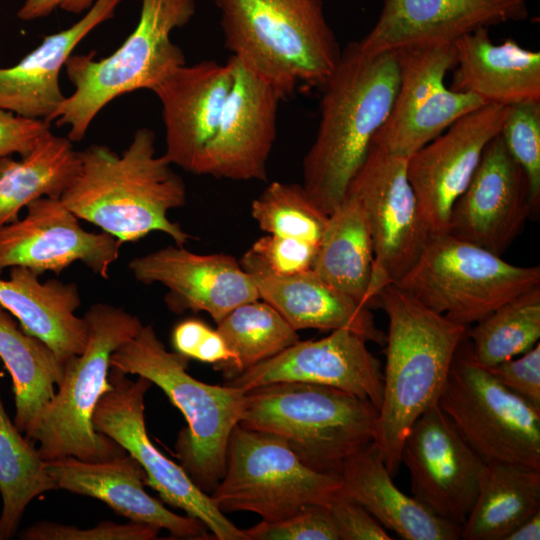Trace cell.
Instances as JSON below:
<instances>
[{"instance_id": "cell-35", "label": "cell", "mask_w": 540, "mask_h": 540, "mask_svg": "<svg viewBox=\"0 0 540 540\" xmlns=\"http://www.w3.org/2000/svg\"><path fill=\"white\" fill-rule=\"evenodd\" d=\"M466 336L474 359L486 368L532 349L540 338V286L468 327Z\"/></svg>"}, {"instance_id": "cell-10", "label": "cell", "mask_w": 540, "mask_h": 540, "mask_svg": "<svg viewBox=\"0 0 540 540\" xmlns=\"http://www.w3.org/2000/svg\"><path fill=\"white\" fill-rule=\"evenodd\" d=\"M342 488L340 474L306 465L279 437L237 425L224 474L210 494L225 512L247 511L263 521L285 520L307 505H327Z\"/></svg>"}, {"instance_id": "cell-25", "label": "cell", "mask_w": 540, "mask_h": 540, "mask_svg": "<svg viewBox=\"0 0 540 540\" xmlns=\"http://www.w3.org/2000/svg\"><path fill=\"white\" fill-rule=\"evenodd\" d=\"M120 1L96 0L75 24L45 36L17 64L0 67V108L51 123L53 114L66 98L60 88L61 69L78 44L114 16Z\"/></svg>"}, {"instance_id": "cell-12", "label": "cell", "mask_w": 540, "mask_h": 540, "mask_svg": "<svg viewBox=\"0 0 540 540\" xmlns=\"http://www.w3.org/2000/svg\"><path fill=\"white\" fill-rule=\"evenodd\" d=\"M111 388L104 393L93 413V426L132 456L145 472V485L162 501L200 520L218 540H249L202 491L181 465L166 457L150 440L144 418V397L152 386L147 378L131 380L111 366Z\"/></svg>"}, {"instance_id": "cell-6", "label": "cell", "mask_w": 540, "mask_h": 540, "mask_svg": "<svg viewBox=\"0 0 540 540\" xmlns=\"http://www.w3.org/2000/svg\"><path fill=\"white\" fill-rule=\"evenodd\" d=\"M196 11L195 0H142L138 23L123 44L106 58L95 51L71 55L65 63L74 92L51 118L69 126L67 138L80 142L96 115L115 98L139 89L152 92L173 71L186 64L170 35Z\"/></svg>"}, {"instance_id": "cell-18", "label": "cell", "mask_w": 540, "mask_h": 540, "mask_svg": "<svg viewBox=\"0 0 540 540\" xmlns=\"http://www.w3.org/2000/svg\"><path fill=\"white\" fill-rule=\"evenodd\" d=\"M26 215L0 227V274L25 267L37 275H59L82 262L103 279L118 259L122 243L106 232L86 231L61 199L43 197L31 202Z\"/></svg>"}, {"instance_id": "cell-3", "label": "cell", "mask_w": 540, "mask_h": 540, "mask_svg": "<svg viewBox=\"0 0 540 540\" xmlns=\"http://www.w3.org/2000/svg\"><path fill=\"white\" fill-rule=\"evenodd\" d=\"M376 307L386 312L389 327L373 443L395 476L404 438L414 421L437 404L468 326L433 311L394 283L380 290Z\"/></svg>"}, {"instance_id": "cell-21", "label": "cell", "mask_w": 540, "mask_h": 540, "mask_svg": "<svg viewBox=\"0 0 540 540\" xmlns=\"http://www.w3.org/2000/svg\"><path fill=\"white\" fill-rule=\"evenodd\" d=\"M135 279L168 289L165 302L174 313L206 312L218 323L236 307L260 299L256 284L233 256L197 254L167 246L129 262Z\"/></svg>"}, {"instance_id": "cell-23", "label": "cell", "mask_w": 540, "mask_h": 540, "mask_svg": "<svg viewBox=\"0 0 540 540\" xmlns=\"http://www.w3.org/2000/svg\"><path fill=\"white\" fill-rule=\"evenodd\" d=\"M234 81L231 58L204 60L173 71L155 89L162 105L166 149L163 156L194 174L218 126Z\"/></svg>"}, {"instance_id": "cell-13", "label": "cell", "mask_w": 540, "mask_h": 540, "mask_svg": "<svg viewBox=\"0 0 540 540\" xmlns=\"http://www.w3.org/2000/svg\"><path fill=\"white\" fill-rule=\"evenodd\" d=\"M406 165L407 158L391 154L373 141L346 193L362 208L372 240L373 307L380 290L411 269L430 237Z\"/></svg>"}, {"instance_id": "cell-29", "label": "cell", "mask_w": 540, "mask_h": 540, "mask_svg": "<svg viewBox=\"0 0 540 540\" xmlns=\"http://www.w3.org/2000/svg\"><path fill=\"white\" fill-rule=\"evenodd\" d=\"M340 494L362 505L385 528L405 540H458L461 526L431 512L393 482L371 442L349 457L340 472Z\"/></svg>"}, {"instance_id": "cell-28", "label": "cell", "mask_w": 540, "mask_h": 540, "mask_svg": "<svg viewBox=\"0 0 540 540\" xmlns=\"http://www.w3.org/2000/svg\"><path fill=\"white\" fill-rule=\"evenodd\" d=\"M80 305L75 283L41 282L39 275L20 266L9 268L8 279L0 278V306L17 318L25 333L44 342L63 365L81 354L87 342V321L75 315Z\"/></svg>"}, {"instance_id": "cell-24", "label": "cell", "mask_w": 540, "mask_h": 540, "mask_svg": "<svg viewBox=\"0 0 540 540\" xmlns=\"http://www.w3.org/2000/svg\"><path fill=\"white\" fill-rule=\"evenodd\" d=\"M45 467L58 489L96 498L129 521L165 529L175 539L211 538L200 520L170 511L146 492L145 472L128 453L98 462L64 457Z\"/></svg>"}, {"instance_id": "cell-27", "label": "cell", "mask_w": 540, "mask_h": 540, "mask_svg": "<svg viewBox=\"0 0 540 540\" xmlns=\"http://www.w3.org/2000/svg\"><path fill=\"white\" fill-rule=\"evenodd\" d=\"M251 275L261 300L274 307L296 330H350L367 342L385 345L368 307L332 287L312 269L279 276L257 267L242 266Z\"/></svg>"}, {"instance_id": "cell-22", "label": "cell", "mask_w": 540, "mask_h": 540, "mask_svg": "<svg viewBox=\"0 0 540 540\" xmlns=\"http://www.w3.org/2000/svg\"><path fill=\"white\" fill-rule=\"evenodd\" d=\"M528 16L527 0H384L380 15L358 41L370 54L455 43L479 28Z\"/></svg>"}, {"instance_id": "cell-36", "label": "cell", "mask_w": 540, "mask_h": 540, "mask_svg": "<svg viewBox=\"0 0 540 540\" xmlns=\"http://www.w3.org/2000/svg\"><path fill=\"white\" fill-rule=\"evenodd\" d=\"M216 324V329L236 356L229 378L299 341L297 331L274 307L261 299L236 307Z\"/></svg>"}, {"instance_id": "cell-1", "label": "cell", "mask_w": 540, "mask_h": 540, "mask_svg": "<svg viewBox=\"0 0 540 540\" xmlns=\"http://www.w3.org/2000/svg\"><path fill=\"white\" fill-rule=\"evenodd\" d=\"M399 84L397 52L370 54L348 43L324 85L316 136L302 162L305 191L329 215L391 111Z\"/></svg>"}, {"instance_id": "cell-8", "label": "cell", "mask_w": 540, "mask_h": 540, "mask_svg": "<svg viewBox=\"0 0 540 540\" xmlns=\"http://www.w3.org/2000/svg\"><path fill=\"white\" fill-rule=\"evenodd\" d=\"M88 338L81 354L63 365V378L53 399L25 434L38 443L44 461L75 457L105 461L124 453L116 442L95 430L94 410L111 388V355L142 327L140 319L124 309L95 303L84 314Z\"/></svg>"}, {"instance_id": "cell-30", "label": "cell", "mask_w": 540, "mask_h": 540, "mask_svg": "<svg viewBox=\"0 0 540 540\" xmlns=\"http://www.w3.org/2000/svg\"><path fill=\"white\" fill-rule=\"evenodd\" d=\"M373 269V245L363 210L353 197L346 195L328 215L312 270L370 309Z\"/></svg>"}, {"instance_id": "cell-7", "label": "cell", "mask_w": 540, "mask_h": 540, "mask_svg": "<svg viewBox=\"0 0 540 540\" xmlns=\"http://www.w3.org/2000/svg\"><path fill=\"white\" fill-rule=\"evenodd\" d=\"M379 415L369 400L318 384L280 382L245 392L239 425L282 439L309 467L340 474L373 442Z\"/></svg>"}, {"instance_id": "cell-9", "label": "cell", "mask_w": 540, "mask_h": 540, "mask_svg": "<svg viewBox=\"0 0 540 540\" xmlns=\"http://www.w3.org/2000/svg\"><path fill=\"white\" fill-rule=\"evenodd\" d=\"M396 286L433 311L470 326L540 286V267H521L448 233L430 235Z\"/></svg>"}, {"instance_id": "cell-15", "label": "cell", "mask_w": 540, "mask_h": 540, "mask_svg": "<svg viewBox=\"0 0 540 540\" xmlns=\"http://www.w3.org/2000/svg\"><path fill=\"white\" fill-rule=\"evenodd\" d=\"M412 496L462 527L475 502L485 462L436 404L411 425L401 449Z\"/></svg>"}, {"instance_id": "cell-45", "label": "cell", "mask_w": 540, "mask_h": 540, "mask_svg": "<svg viewBox=\"0 0 540 540\" xmlns=\"http://www.w3.org/2000/svg\"><path fill=\"white\" fill-rule=\"evenodd\" d=\"M50 131V123L42 119L20 116L0 108V158L28 154L40 138Z\"/></svg>"}, {"instance_id": "cell-39", "label": "cell", "mask_w": 540, "mask_h": 540, "mask_svg": "<svg viewBox=\"0 0 540 540\" xmlns=\"http://www.w3.org/2000/svg\"><path fill=\"white\" fill-rule=\"evenodd\" d=\"M317 245L296 238L267 234L257 239L239 261L279 276L312 269Z\"/></svg>"}, {"instance_id": "cell-17", "label": "cell", "mask_w": 540, "mask_h": 540, "mask_svg": "<svg viewBox=\"0 0 540 540\" xmlns=\"http://www.w3.org/2000/svg\"><path fill=\"white\" fill-rule=\"evenodd\" d=\"M234 81L216 131L195 175L233 181H265L277 135L279 104L285 97L230 56Z\"/></svg>"}, {"instance_id": "cell-48", "label": "cell", "mask_w": 540, "mask_h": 540, "mask_svg": "<svg viewBox=\"0 0 540 540\" xmlns=\"http://www.w3.org/2000/svg\"><path fill=\"white\" fill-rule=\"evenodd\" d=\"M1 361V360H0Z\"/></svg>"}, {"instance_id": "cell-32", "label": "cell", "mask_w": 540, "mask_h": 540, "mask_svg": "<svg viewBox=\"0 0 540 540\" xmlns=\"http://www.w3.org/2000/svg\"><path fill=\"white\" fill-rule=\"evenodd\" d=\"M79 166L72 141L51 130L20 160L0 158V227L19 219L20 211L39 198L60 199Z\"/></svg>"}, {"instance_id": "cell-26", "label": "cell", "mask_w": 540, "mask_h": 540, "mask_svg": "<svg viewBox=\"0 0 540 540\" xmlns=\"http://www.w3.org/2000/svg\"><path fill=\"white\" fill-rule=\"evenodd\" d=\"M489 28H479L455 43L450 89L471 94L485 105L510 106L540 100V53L514 39L495 44Z\"/></svg>"}, {"instance_id": "cell-31", "label": "cell", "mask_w": 540, "mask_h": 540, "mask_svg": "<svg viewBox=\"0 0 540 540\" xmlns=\"http://www.w3.org/2000/svg\"><path fill=\"white\" fill-rule=\"evenodd\" d=\"M540 511V470L511 463H487L460 539L505 540Z\"/></svg>"}, {"instance_id": "cell-37", "label": "cell", "mask_w": 540, "mask_h": 540, "mask_svg": "<svg viewBox=\"0 0 540 540\" xmlns=\"http://www.w3.org/2000/svg\"><path fill=\"white\" fill-rule=\"evenodd\" d=\"M251 216L267 234L319 245L328 215L311 200L302 184L274 181L251 204Z\"/></svg>"}, {"instance_id": "cell-33", "label": "cell", "mask_w": 540, "mask_h": 540, "mask_svg": "<svg viewBox=\"0 0 540 540\" xmlns=\"http://www.w3.org/2000/svg\"><path fill=\"white\" fill-rule=\"evenodd\" d=\"M0 360L12 378L14 424L26 434L56 393L63 364L40 339L25 333L0 306Z\"/></svg>"}, {"instance_id": "cell-44", "label": "cell", "mask_w": 540, "mask_h": 540, "mask_svg": "<svg viewBox=\"0 0 540 540\" xmlns=\"http://www.w3.org/2000/svg\"><path fill=\"white\" fill-rule=\"evenodd\" d=\"M328 508L335 522L340 540H391L386 529L359 503L335 496Z\"/></svg>"}, {"instance_id": "cell-34", "label": "cell", "mask_w": 540, "mask_h": 540, "mask_svg": "<svg viewBox=\"0 0 540 540\" xmlns=\"http://www.w3.org/2000/svg\"><path fill=\"white\" fill-rule=\"evenodd\" d=\"M57 485L34 442L11 422L0 396V538H11L30 502Z\"/></svg>"}, {"instance_id": "cell-2", "label": "cell", "mask_w": 540, "mask_h": 540, "mask_svg": "<svg viewBox=\"0 0 540 540\" xmlns=\"http://www.w3.org/2000/svg\"><path fill=\"white\" fill-rule=\"evenodd\" d=\"M79 156L78 173L60 198L76 217L122 244L154 231L168 235L177 246L192 239L168 218L169 211L186 204V186L172 164L156 156L152 130L138 129L120 155L94 144Z\"/></svg>"}, {"instance_id": "cell-4", "label": "cell", "mask_w": 540, "mask_h": 540, "mask_svg": "<svg viewBox=\"0 0 540 540\" xmlns=\"http://www.w3.org/2000/svg\"><path fill=\"white\" fill-rule=\"evenodd\" d=\"M225 46L285 98L322 87L341 49L322 0H214Z\"/></svg>"}, {"instance_id": "cell-11", "label": "cell", "mask_w": 540, "mask_h": 540, "mask_svg": "<svg viewBox=\"0 0 540 540\" xmlns=\"http://www.w3.org/2000/svg\"><path fill=\"white\" fill-rule=\"evenodd\" d=\"M437 405L486 464L540 470V410L474 359L467 336L456 351Z\"/></svg>"}, {"instance_id": "cell-19", "label": "cell", "mask_w": 540, "mask_h": 540, "mask_svg": "<svg viewBox=\"0 0 540 540\" xmlns=\"http://www.w3.org/2000/svg\"><path fill=\"white\" fill-rule=\"evenodd\" d=\"M533 207L526 176L496 135L452 206L447 233L501 256L522 232Z\"/></svg>"}, {"instance_id": "cell-20", "label": "cell", "mask_w": 540, "mask_h": 540, "mask_svg": "<svg viewBox=\"0 0 540 540\" xmlns=\"http://www.w3.org/2000/svg\"><path fill=\"white\" fill-rule=\"evenodd\" d=\"M366 343L350 330H333L318 340H299L229 378L225 384L245 392L280 382L330 386L369 400L379 410L383 400V372Z\"/></svg>"}, {"instance_id": "cell-38", "label": "cell", "mask_w": 540, "mask_h": 540, "mask_svg": "<svg viewBox=\"0 0 540 540\" xmlns=\"http://www.w3.org/2000/svg\"><path fill=\"white\" fill-rule=\"evenodd\" d=\"M504 144L522 168L535 209L540 206V100L508 106L500 130Z\"/></svg>"}, {"instance_id": "cell-16", "label": "cell", "mask_w": 540, "mask_h": 540, "mask_svg": "<svg viewBox=\"0 0 540 540\" xmlns=\"http://www.w3.org/2000/svg\"><path fill=\"white\" fill-rule=\"evenodd\" d=\"M507 108L483 105L407 158V177L430 235L447 233L452 206L469 184L484 149L500 133Z\"/></svg>"}, {"instance_id": "cell-5", "label": "cell", "mask_w": 540, "mask_h": 540, "mask_svg": "<svg viewBox=\"0 0 540 540\" xmlns=\"http://www.w3.org/2000/svg\"><path fill=\"white\" fill-rule=\"evenodd\" d=\"M189 358L166 350L151 325L111 355V366L142 376L157 385L180 410L188 424L175 448L180 465L192 481L211 494L226 466L230 435L239 424L245 391L230 385L201 382L188 372Z\"/></svg>"}, {"instance_id": "cell-43", "label": "cell", "mask_w": 540, "mask_h": 540, "mask_svg": "<svg viewBox=\"0 0 540 540\" xmlns=\"http://www.w3.org/2000/svg\"><path fill=\"white\" fill-rule=\"evenodd\" d=\"M487 369L500 384L540 410L539 343L529 351Z\"/></svg>"}, {"instance_id": "cell-41", "label": "cell", "mask_w": 540, "mask_h": 540, "mask_svg": "<svg viewBox=\"0 0 540 540\" xmlns=\"http://www.w3.org/2000/svg\"><path fill=\"white\" fill-rule=\"evenodd\" d=\"M174 351L189 359L214 364L229 378L236 364V356L217 329L197 318L177 323L171 334Z\"/></svg>"}, {"instance_id": "cell-46", "label": "cell", "mask_w": 540, "mask_h": 540, "mask_svg": "<svg viewBox=\"0 0 540 540\" xmlns=\"http://www.w3.org/2000/svg\"><path fill=\"white\" fill-rule=\"evenodd\" d=\"M96 0H25L17 16L24 21L43 18L56 9L80 14L89 10Z\"/></svg>"}, {"instance_id": "cell-47", "label": "cell", "mask_w": 540, "mask_h": 540, "mask_svg": "<svg viewBox=\"0 0 540 540\" xmlns=\"http://www.w3.org/2000/svg\"><path fill=\"white\" fill-rule=\"evenodd\" d=\"M540 511L520 523L505 540H539Z\"/></svg>"}, {"instance_id": "cell-14", "label": "cell", "mask_w": 540, "mask_h": 540, "mask_svg": "<svg viewBox=\"0 0 540 540\" xmlns=\"http://www.w3.org/2000/svg\"><path fill=\"white\" fill-rule=\"evenodd\" d=\"M399 84L387 120L374 142L408 158L469 112L485 105L445 84L456 63L454 43L397 52Z\"/></svg>"}, {"instance_id": "cell-42", "label": "cell", "mask_w": 540, "mask_h": 540, "mask_svg": "<svg viewBox=\"0 0 540 540\" xmlns=\"http://www.w3.org/2000/svg\"><path fill=\"white\" fill-rule=\"evenodd\" d=\"M160 528L129 521L117 524L104 521L93 528H79L41 521L26 529L21 538L27 540H152Z\"/></svg>"}, {"instance_id": "cell-40", "label": "cell", "mask_w": 540, "mask_h": 540, "mask_svg": "<svg viewBox=\"0 0 540 540\" xmlns=\"http://www.w3.org/2000/svg\"><path fill=\"white\" fill-rule=\"evenodd\" d=\"M249 540H340L327 505H307L277 522L261 521L244 530Z\"/></svg>"}]
</instances>
